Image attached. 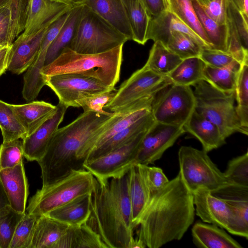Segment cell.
<instances>
[{"mask_svg":"<svg viewBox=\"0 0 248 248\" xmlns=\"http://www.w3.org/2000/svg\"><path fill=\"white\" fill-rule=\"evenodd\" d=\"M195 214L192 193L178 173L151 197L140 218L136 238L149 248L180 240L193 223Z\"/></svg>","mask_w":248,"mask_h":248,"instance_id":"cell-1","label":"cell"},{"mask_svg":"<svg viewBox=\"0 0 248 248\" xmlns=\"http://www.w3.org/2000/svg\"><path fill=\"white\" fill-rule=\"evenodd\" d=\"M128 174L99 183L91 193L86 222L107 248H131L135 239L128 193Z\"/></svg>","mask_w":248,"mask_h":248,"instance_id":"cell-2","label":"cell"},{"mask_svg":"<svg viewBox=\"0 0 248 248\" xmlns=\"http://www.w3.org/2000/svg\"><path fill=\"white\" fill-rule=\"evenodd\" d=\"M114 113L84 111L71 123L57 129L44 155L37 161L42 186L53 183L74 171L85 170L82 153L86 145Z\"/></svg>","mask_w":248,"mask_h":248,"instance_id":"cell-3","label":"cell"},{"mask_svg":"<svg viewBox=\"0 0 248 248\" xmlns=\"http://www.w3.org/2000/svg\"><path fill=\"white\" fill-rule=\"evenodd\" d=\"M123 46L97 54L79 53L66 47L53 62L44 67L42 74L44 79L57 74H80L114 88L120 79Z\"/></svg>","mask_w":248,"mask_h":248,"instance_id":"cell-4","label":"cell"},{"mask_svg":"<svg viewBox=\"0 0 248 248\" xmlns=\"http://www.w3.org/2000/svg\"><path fill=\"white\" fill-rule=\"evenodd\" d=\"M171 83L168 77L157 74L144 65L121 84L104 109L115 113H127L151 108L157 93Z\"/></svg>","mask_w":248,"mask_h":248,"instance_id":"cell-5","label":"cell"},{"mask_svg":"<svg viewBox=\"0 0 248 248\" xmlns=\"http://www.w3.org/2000/svg\"><path fill=\"white\" fill-rule=\"evenodd\" d=\"M193 86L195 110L215 124L225 139L235 132L248 135L236 114L234 92L224 93L203 80Z\"/></svg>","mask_w":248,"mask_h":248,"instance_id":"cell-6","label":"cell"},{"mask_svg":"<svg viewBox=\"0 0 248 248\" xmlns=\"http://www.w3.org/2000/svg\"><path fill=\"white\" fill-rule=\"evenodd\" d=\"M97 181L86 170L74 171L65 177L42 186L30 199L27 213L35 216L50 211L82 194L92 193Z\"/></svg>","mask_w":248,"mask_h":248,"instance_id":"cell-7","label":"cell"},{"mask_svg":"<svg viewBox=\"0 0 248 248\" xmlns=\"http://www.w3.org/2000/svg\"><path fill=\"white\" fill-rule=\"evenodd\" d=\"M128 39L83 4L67 47L83 54H97L124 45Z\"/></svg>","mask_w":248,"mask_h":248,"instance_id":"cell-8","label":"cell"},{"mask_svg":"<svg viewBox=\"0 0 248 248\" xmlns=\"http://www.w3.org/2000/svg\"><path fill=\"white\" fill-rule=\"evenodd\" d=\"M178 155L179 173L191 192L204 188L214 193L231 185L204 150L182 146Z\"/></svg>","mask_w":248,"mask_h":248,"instance_id":"cell-9","label":"cell"},{"mask_svg":"<svg viewBox=\"0 0 248 248\" xmlns=\"http://www.w3.org/2000/svg\"><path fill=\"white\" fill-rule=\"evenodd\" d=\"M195 105L190 86L171 83L157 93L151 112L156 122L183 126L195 110Z\"/></svg>","mask_w":248,"mask_h":248,"instance_id":"cell-10","label":"cell"},{"mask_svg":"<svg viewBox=\"0 0 248 248\" xmlns=\"http://www.w3.org/2000/svg\"><path fill=\"white\" fill-rule=\"evenodd\" d=\"M148 129L140 133L126 144L86 161L83 165L84 169L90 171L99 183L124 176L132 166L137 164L142 140Z\"/></svg>","mask_w":248,"mask_h":248,"instance_id":"cell-11","label":"cell"},{"mask_svg":"<svg viewBox=\"0 0 248 248\" xmlns=\"http://www.w3.org/2000/svg\"><path fill=\"white\" fill-rule=\"evenodd\" d=\"M46 85L58 97L59 103L68 108L76 107V102L85 97L115 90L92 77L75 73L44 77Z\"/></svg>","mask_w":248,"mask_h":248,"instance_id":"cell-12","label":"cell"},{"mask_svg":"<svg viewBox=\"0 0 248 248\" xmlns=\"http://www.w3.org/2000/svg\"><path fill=\"white\" fill-rule=\"evenodd\" d=\"M185 133L183 126L155 122L143 138L137 164L146 165L154 164Z\"/></svg>","mask_w":248,"mask_h":248,"instance_id":"cell-13","label":"cell"},{"mask_svg":"<svg viewBox=\"0 0 248 248\" xmlns=\"http://www.w3.org/2000/svg\"><path fill=\"white\" fill-rule=\"evenodd\" d=\"M192 193L196 215L204 222L215 225L231 233L234 217L228 204L204 188H199Z\"/></svg>","mask_w":248,"mask_h":248,"instance_id":"cell-14","label":"cell"},{"mask_svg":"<svg viewBox=\"0 0 248 248\" xmlns=\"http://www.w3.org/2000/svg\"><path fill=\"white\" fill-rule=\"evenodd\" d=\"M54 114L31 134L22 139L24 156L37 162L44 155L54 133L62 122L67 107L59 103Z\"/></svg>","mask_w":248,"mask_h":248,"instance_id":"cell-15","label":"cell"},{"mask_svg":"<svg viewBox=\"0 0 248 248\" xmlns=\"http://www.w3.org/2000/svg\"><path fill=\"white\" fill-rule=\"evenodd\" d=\"M51 25L43 27L31 35L23 36L20 34L18 36L11 46L7 70L19 75L28 69L34 61Z\"/></svg>","mask_w":248,"mask_h":248,"instance_id":"cell-16","label":"cell"},{"mask_svg":"<svg viewBox=\"0 0 248 248\" xmlns=\"http://www.w3.org/2000/svg\"><path fill=\"white\" fill-rule=\"evenodd\" d=\"M74 6L53 0H30L23 36L31 35L52 24Z\"/></svg>","mask_w":248,"mask_h":248,"instance_id":"cell-17","label":"cell"},{"mask_svg":"<svg viewBox=\"0 0 248 248\" xmlns=\"http://www.w3.org/2000/svg\"><path fill=\"white\" fill-rule=\"evenodd\" d=\"M0 179L10 206L25 213L29 195V185L23 162L16 166L0 170Z\"/></svg>","mask_w":248,"mask_h":248,"instance_id":"cell-18","label":"cell"},{"mask_svg":"<svg viewBox=\"0 0 248 248\" xmlns=\"http://www.w3.org/2000/svg\"><path fill=\"white\" fill-rule=\"evenodd\" d=\"M174 31L185 33L197 41L204 48H209L197 34L169 10L156 16H151L147 39L154 42H162L170 34Z\"/></svg>","mask_w":248,"mask_h":248,"instance_id":"cell-19","label":"cell"},{"mask_svg":"<svg viewBox=\"0 0 248 248\" xmlns=\"http://www.w3.org/2000/svg\"><path fill=\"white\" fill-rule=\"evenodd\" d=\"M128 193L132 210V224L134 230L139 225L142 213L152 194L139 163L128 172Z\"/></svg>","mask_w":248,"mask_h":248,"instance_id":"cell-20","label":"cell"},{"mask_svg":"<svg viewBox=\"0 0 248 248\" xmlns=\"http://www.w3.org/2000/svg\"><path fill=\"white\" fill-rule=\"evenodd\" d=\"M188 132L201 143L203 150L208 153L226 143L225 140L217 126L199 114L195 109L183 125Z\"/></svg>","mask_w":248,"mask_h":248,"instance_id":"cell-21","label":"cell"},{"mask_svg":"<svg viewBox=\"0 0 248 248\" xmlns=\"http://www.w3.org/2000/svg\"><path fill=\"white\" fill-rule=\"evenodd\" d=\"M84 5L132 40L131 30L122 0H86Z\"/></svg>","mask_w":248,"mask_h":248,"instance_id":"cell-22","label":"cell"},{"mask_svg":"<svg viewBox=\"0 0 248 248\" xmlns=\"http://www.w3.org/2000/svg\"><path fill=\"white\" fill-rule=\"evenodd\" d=\"M194 244L204 248H242L225 231L215 225L197 222L192 230Z\"/></svg>","mask_w":248,"mask_h":248,"instance_id":"cell-23","label":"cell"},{"mask_svg":"<svg viewBox=\"0 0 248 248\" xmlns=\"http://www.w3.org/2000/svg\"><path fill=\"white\" fill-rule=\"evenodd\" d=\"M69 226L46 215L39 216L33 229L29 248H55Z\"/></svg>","mask_w":248,"mask_h":248,"instance_id":"cell-24","label":"cell"},{"mask_svg":"<svg viewBox=\"0 0 248 248\" xmlns=\"http://www.w3.org/2000/svg\"><path fill=\"white\" fill-rule=\"evenodd\" d=\"M91 193L78 196L46 215L69 226L81 225L90 215Z\"/></svg>","mask_w":248,"mask_h":248,"instance_id":"cell-25","label":"cell"},{"mask_svg":"<svg viewBox=\"0 0 248 248\" xmlns=\"http://www.w3.org/2000/svg\"><path fill=\"white\" fill-rule=\"evenodd\" d=\"M12 107L25 128L27 135L35 131L55 112L57 106L43 101H32Z\"/></svg>","mask_w":248,"mask_h":248,"instance_id":"cell-26","label":"cell"},{"mask_svg":"<svg viewBox=\"0 0 248 248\" xmlns=\"http://www.w3.org/2000/svg\"><path fill=\"white\" fill-rule=\"evenodd\" d=\"M155 122L151 112L115 135L98 148L92 151L88 155L86 161L96 158L126 144L140 133L148 129Z\"/></svg>","mask_w":248,"mask_h":248,"instance_id":"cell-27","label":"cell"},{"mask_svg":"<svg viewBox=\"0 0 248 248\" xmlns=\"http://www.w3.org/2000/svg\"><path fill=\"white\" fill-rule=\"evenodd\" d=\"M131 30L132 40L144 45L148 40L147 34L151 16L142 0H122Z\"/></svg>","mask_w":248,"mask_h":248,"instance_id":"cell-28","label":"cell"},{"mask_svg":"<svg viewBox=\"0 0 248 248\" xmlns=\"http://www.w3.org/2000/svg\"><path fill=\"white\" fill-rule=\"evenodd\" d=\"M55 248H107L99 235L86 223L69 226Z\"/></svg>","mask_w":248,"mask_h":248,"instance_id":"cell-29","label":"cell"},{"mask_svg":"<svg viewBox=\"0 0 248 248\" xmlns=\"http://www.w3.org/2000/svg\"><path fill=\"white\" fill-rule=\"evenodd\" d=\"M83 6V4L76 6L71 10L67 20L48 48L45 66L53 62L63 49L69 45L73 37Z\"/></svg>","mask_w":248,"mask_h":248,"instance_id":"cell-30","label":"cell"},{"mask_svg":"<svg viewBox=\"0 0 248 248\" xmlns=\"http://www.w3.org/2000/svg\"><path fill=\"white\" fill-rule=\"evenodd\" d=\"M205 63L199 57L182 60L168 75L172 83L183 86H193L203 80V72Z\"/></svg>","mask_w":248,"mask_h":248,"instance_id":"cell-31","label":"cell"},{"mask_svg":"<svg viewBox=\"0 0 248 248\" xmlns=\"http://www.w3.org/2000/svg\"><path fill=\"white\" fill-rule=\"evenodd\" d=\"M182 60L160 42L155 41L145 65L157 74L167 77Z\"/></svg>","mask_w":248,"mask_h":248,"instance_id":"cell-32","label":"cell"},{"mask_svg":"<svg viewBox=\"0 0 248 248\" xmlns=\"http://www.w3.org/2000/svg\"><path fill=\"white\" fill-rule=\"evenodd\" d=\"M193 5L200 22L211 46L214 49L227 52L228 28L226 24H219L208 17L196 0Z\"/></svg>","mask_w":248,"mask_h":248,"instance_id":"cell-33","label":"cell"},{"mask_svg":"<svg viewBox=\"0 0 248 248\" xmlns=\"http://www.w3.org/2000/svg\"><path fill=\"white\" fill-rule=\"evenodd\" d=\"M240 65L237 62L228 67L217 68L205 64L203 72L204 80L224 93L233 92Z\"/></svg>","mask_w":248,"mask_h":248,"instance_id":"cell-34","label":"cell"},{"mask_svg":"<svg viewBox=\"0 0 248 248\" xmlns=\"http://www.w3.org/2000/svg\"><path fill=\"white\" fill-rule=\"evenodd\" d=\"M168 10L197 34L209 48L211 46L194 10L193 0H167Z\"/></svg>","mask_w":248,"mask_h":248,"instance_id":"cell-35","label":"cell"},{"mask_svg":"<svg viewBox=\"0 0 248 248\" xmlns=\"http://www.w3.org/2000/svg\"><path fill=\"white\" fill-rule=\"evenodd\" d=\"M234 95L237 116L241 126L248 132V60L241 64L237 72Z\"/></svg>","mask_w":248,"mask_h":248,"instance_id":"cell-36","label":"cell"},{"mask_svg":"<svg viewBox=\"0 0 248 248\" xmlns=\"http://www.w3.org/2000/svg\"><path fill=\"white\" fill-rule=\"evenodd\" d=\"M220 198L228 204L233 215L234 224L231 233L248 239V193L237 194Z\"/></svg>","mask_w":248,"mask_h":248,"instance_id":"cell-37","label":"cell"},{"mask_svg":"<svg viewBox=\"0 0 248 248\" xmlns=\"http://www.w3.org/2000/svg\"><path fill=\"white\" fill-rule=\"evenodd\" d=\"M0 129L3 142L23 139L26 131L15 113L12 104L0 100Z\"/></svg>","mask_w":248,"mask_h":248,"instance_id":"cell-38","label":"cell"},{"mask_svg":"<svg viewBox=\"0 0 248 248\" xmlns=\"http://www.w3.org/2000/svg\"><path fill=\"white\" fill-rule=\"evenodd\" d=\"M161 43L182 60L199 57L204 48L193 38L179 31L171 32Z\"/></svg>","mask_w":248,"mask_h":248,"instance_id":"cell-39","label":"cell"},{"mask_svg":"<svg viewBox=\"0 0 248 248\" xmlns=\"http://www.w3.org/2000/svg\"><path fill=\"white\" fill-rule=\"evenodd\" d=\"M25 213L16 211L10 205L0 209V248H9L16 228Z\"/></svg>","mask_w":248,"mask_h":248,"instance_id":"cell-40","label":"cell"},{"mask_svg":"<svg viewBox=\"0 0 248 248\" xmlns=\"http://www.w3.org/2000/svg\"><path fill=\"white\" fill-rule=\"evenodd\" d=\"M223 173L231 185L248 187V152L230 160Z\"/></svg>","mask_w":248,"mask_h":248,"instance_id":"cell-41","label":"cell"},{"mask_svg":"<svg viewBox=\"0 0 248 248\" xmlns=\"http://www.w3.org/2000/svg\"><path fill=\"white\" fill-rule=\"evenodd\" d=\"M38 217L26 213L24 214L16 228L9 248H29Z\"/></svg>","mask_w":248,"mask_h":248,"instance_id":"cell-42","label":"cell"},{"mask_svg":"<svg viewBox=\"0 0 248 248\" xmlns=\"http://www.w3.org/2000/svg\"><path fill=\"white\" fill-rule=\"evenodd\" d=\"M22 141L16 140L0 145V170L12 168L23 162Z\"/></svg>","mask_w":248,"mask_h":248,"instance_id":"cell-43","label":"cell"},{"mask_svg":"<svg viewBox=\"0 0 248 248\" xmlns=\"http://www.w3.org/2000/svg\"><path fill=\"white\" fill-rule=\"evenodd\" d=\"M117 90H113L91 95L76 102V108H82L84 111H90L100 114L111 115L104 107L114 96Z\"/></svg>","mask_w":248,"mask_h":248,"instance_id":"cell-44","label":"cell"},{"mask_svg":"<svg viewBox=\"0 0 248 248\" xmlns=\"http://www.w3.org/2000/svg\"><path fill=\"white\" fill-rule=\"evenodd\" d=\"M199 57L206 64L217 68L228 67L239 63L229 53L211 48H203Z\"/></svg>","mask_w":248,"mask_h":248,"instance_id":"cell-45","label":"cell"},{"mask_svg":"<svg viewBox=\"0 0 248 248\" xmlns=\"http://www.w3.org/2000/svg\"><path fill=\"white\" fill-rule=\"evenodd\" d=\"M142 170L152 196L163 188L169 180L163 170L158 167L139 164Z\"/></svg>","mask_w":248,"mask_h":248,"instance_id":"cell-46","label":"cell"},{"mask_svg":"<svg viewBox=\"0 0 248 248\" xmlns=\"http://www.w3.org/2000/svg\"><path fill=\"white\" fill-rule=\"evenodd\" d=\"M9 2L0 7V46H10L11 39L12 15Z\"/></svg>","mask_w":248,"mask_h":248,"instance_id":"cell-47","label":"cell"},{"mask_svg":"<svg viewBox=\"0 0 248 248\" xmlns=\"http://www.w3.org/2000/svg\"><path fill=\"white\" fill-rule=\"evenodd\" d=\"M228 0H211L201 7L204 13L219 24H226Z\"/></svg>","mask_w":248,"mask_h":248,"instance_id":"cell-48","label":"cell"},{"mask_svg":"<svg viewBox=\"0 0 248 248\" xmlns=\"http://www.w3.org/2000/svg\"><path fill=\"white\" fill-rule=\"evenodd\" d=\"M152 16H156L168 10L167 0H142Z\"/></svg>","mask_w":248,"mask_h":248,"instance_id":"cell-49","label":"cell"},{"mask_svg":"<svg viewBox=\"0 0 248 248\" xmlns=\"http://www.w3.org/2000/svg\"><path fill=\"white\" fill-rule=\"evenodd\" d=\"M11 46L0 49V73L4 74L7 70V61Z\"/></svg>","mask_w":248,"mask_h":248,"instance_id":"cell-50","label":"cell"},{"mask_svg":"<svg viewBox=\"0 0 248 248\" xmlns=\"http://www.w3.org/2000/svg\"><path fill=\"white\" fill-rule=\"evenodd\" d=\"M8 205L9 202L0 179V209Z\"/></svg>","mask_w":248,"mask_h":248,"instance_id":"cell-51","label":"cell"},{"mask_svg":"<svg viewBox=\"0 0 248 248\" xmlns=\"http://www.w3.org/2000/svg\"><path fill=\"white\" fill-rule=\"evenodd\" d=\"M53 1L74 6L84 4L86 0H53Z\"/></svg>","mask_w":248,"mask_h":248,"instance_id":"cell-52","label":"cell"},{"mask_svg":"<svg viewBox=\"0 0 248 248\" xmlns=\"http://www.w3.org/2000/svg\"><path fill=\"white\" fill-rule=\"evenodd\" d=\"M232 4L239 10L241 11L244 0H229Z\"/></svg>","mask_w":248,"mask_h":248,"instance_id":"cell-53","label":"cell"},{"mask_svg":"<svg viewBox=\"0 0 248 248\" xmlns=\"http://www.w3.org/2000/svg\"><path fill=\"white\" fill-rule=\"evenodd\" d=\"M199 4L201 6L203 7L206 5L211 0H196Z\"/></svg>","mask_w":248,"mask_h":248,"instance_id":"cell-54","label":"cell"},{"mask_svg":"<svg viewBox=\"0 0 248 248\" xmlns=\"http://www.w3.org/2000/svg\"><path fill=\"white\" fill-rule=\"evenodd\" d=\"M9 0H0V7L6 5Z\"/></svg>","mask_w":248,"mask_h":248,"instance_id":"cell-55","label":"cell"},{"mask_svg":"<svg viewBox=\"0 0 248 248\" xmlns=\"http://www.w3.org/2000/svg\"><path fill=\"white\" fill-rule=\"evenodd\" d=\"M3 47H2V46H0V49L1 48H3Z\"/></svg>","mask_w":248,"mask_h":248,"instance_id":"cell-56","label":"cell"},{"mask_svg":"<svg viewBox=\"0 0 248 248\" xmlns=\"http://www.w3.org/2000/svg\"><path fill=\"white\" fill-rule=\"evenodd\" d=\"M3 74H2L1 73H0V77Z\"/></svg>","mask_w":248,"mask_h":248,"instance_id":"cell-57","label":"cell"}]
</instances>
